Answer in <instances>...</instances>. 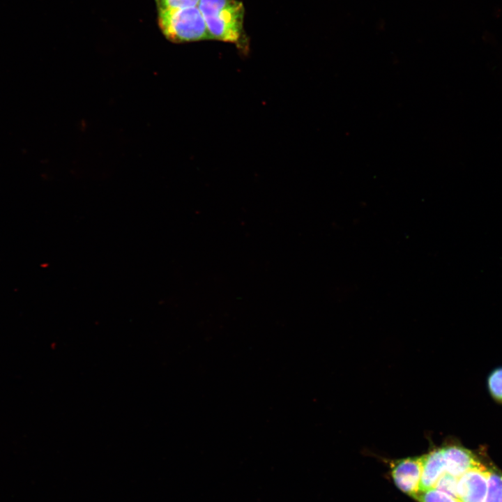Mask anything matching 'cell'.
Masks as SVG:
<instances>
[{
    "label": "cell",
    "mask_w": 502,
    "mask_h": 502,
    "mask_svg": "<svg viewBox=\"0 0 502 502\" xmlns=\"http://www.w3.org/2000/svg\"><path fill=\"white\" fill-rule=\"evenodd\" d=\"M198 8L204 19L211 39L236 45L245 50V8L237 0H200Z\"/></svg>",
    "instance_id": "obj_1"
},
{
    "label": "cell",
    "mask_w": 502,
    "mask_h": 502,
    "mask_svg": "<svg viewBox=\"0 0 502 502\" xmlns=\"http://www.w3.org/2000/svg\"><path fill=\"white\" fill-rule=\"evenodd\" d=\"M158 22L162 34L172 43L211 39L198 6L158 10Z\"/></svg>",
    "instance_id": "obj_2"
},
{
    "label": "cell",
    "mask_w": 502,
    "mask_h": 502,
    "mask_svg": "<svg viewBox=\"0 0 502 502\" xmlns=\"http://www.w3.org/2000/svg\"><path fill=\"white\" fill-rule=\"evenodd\" d=\"M489 469L484 464L472 468L458 477L457 499L459 502H484Z\"/></svg>",
    "instance_id": "obj_3"
},
{
    "label": "cell",
    "mask_w": 502,
    "mask_h": 502,
    "mask_svg": "<svg viewBox=\"0 0 502 502\" xmlns=\"http://www.w3.org/2000/svg\"><path fill=\"white\" fill-rule=\"evenodd\" d=\"M422 466V455L396 460L391 470L396 486L413 497L420 491Z\"/></svg>",
    "instance_id": "obj_4"
},
{
    "label": "cell",
    "mask_w": 502,
    "mask_h": 502,
    "mask_svg": "<svg viewBox=\"0 0 502 502\" xmlns=\"http://www.w3.org/2000/svg\"><path fill=\"white\" fill-rule=\"evenodd\" d=\"M443 456L446 473L459 477L465 472L482 464L469 450L457 445L441 447Z\"/></svg>",
    "instance_id": "obj_5"
},
{
    "label": "cell",
    "mask_w": 502,
    "mask_h": 502,
    "mask_svg": "<svg viewBox=\"0 0 502 502\" xmlns=\"http://www.w3.org/2000/svg\"><path fill=\"white\" fill-rule=\"evenodd\" d=\"M423 466L420 490L434 487L439 479L446 473V466L441 448H437L422 455Z\"/></svg>",
    "instance_id": "obj_6"
},
{
    "label": "cell",
    "mask_w": 502,
    "mask_h": 502,
    "mask_svg": "<svg viewBox=\"0 0 502 502\" xmlns=\"http://www.w3.org/2000/svg\"><path fill=\"white\" fill-rule=\"evenodd\" d=\"M502 501V473L489 469L487 490L484 502Z\"/></svg>",
    "instance_id": "obj_7"
},
{
    "label": "cell",
    "mask_w": 502,
    "mask_h": 502,
    "mask_svg": "<svg viewBox=\"0 0 502 502\" xmlns=\"http://www.w3.org/2000/svg\"><path fill=\"white\" fill-rule=\"evenodd\" d=\"M413 498L418 502H459L452 496L436 488L420 490Z\"/></svg>",
    "instance_id": "obj_8"
},
{
    "label": "cell",
    "mask_w": 502,
    "mask_h": 502,
    "mask_svg": "<svg viewBox=\"0 0 502 502\" xmlns=\"http://www.w3.org/2000/svg\"><path fill=\"white\" fill-rule=\"evenodd\" d=\"M487 388L492 397L502 403V367L495 369L489 375Z\"/></svg>",
    "instance_id": "obj_9"
},
{
    "label": "cell",
    "mask_w": 502,
    "mask_h": 502,
    "mask_svg": "<svg viewBox=\"0 0 502 502\" xmlns=\"http://www.w3.org/2000/svg\"><path fill=\"white\" fill-rule=\"evenodd\" d=\"M457 477L444 473L436 482L434 487L457 499Z\"/></svg>",
    "instance_id": "obj_10"
},
{
    "label": "cell",
    "mask_w": 502,
    "mask_h": 502,
    "mask_svg": "<svg viewBox=\"0 0 502 502\" xmlns=\"http://www.w3.org/2000/svg\"><path fill=\"white\" fill-rule=\"evenodd\" d=\"M158 10L198 6L200 0H155Z\"/></svg>",
    "instance_id": "obj_11"
},
{
    "label": "cell",
    "mask_w": 502,
    "mask_h": 502,
    "mask_svg": "<svg viewBox=\"0 0 502 502\" xmlns=\"http://www.w3.org/2000/svg\"><path fill=\"white\" fill-rule=\"evenodd\" d=\"M502 502V501H501Z\"/></svg>",
    "instance_id": "obj_12"
}]
</instances>
